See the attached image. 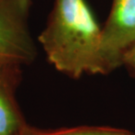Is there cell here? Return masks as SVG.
<instances>
[{"label": "cell", "mask_w": 135, "mask_h": 135, "mask_svg": "<svg viewBox=\"0 0 135 135\" xmlns=\"http://www.w3.org/2000/svg\"><path fill=\"white\" fill-rule=\"evenodd\" d=\"M38 41L48 62L68 77L103 74L101 28L86 0H54Z\"/></svg>", "instance_id": "6da1fadb"}, {"label": "cell", "mask_w": 135, "mask_h": 135, "mask_svg": "<svg viewBox=\"0 0 135 135\" xmlns=\"http://www.w3.org/2000/svg\"><path fill=\"white\" fill-rule=\"evenodd\" d=\"M32 0H0V65L31 64L37 49L29 30Z\"/></svg>", "instance_id": "7a4b0ae2"}, {"label": "cell", "mask_w": 135, "mask_h": 135, "mask_svg": "<svg viewBox=\"0 0 135 135\" xmlns=\"http://www.w3.org/2000/svg\"><path fill=\"white\" fill-rule=\"evenodd\" d=\"M21 79V67L0 65V135H23L26 124L15 92Z\"/></svg>", "instance_id": "277c9868"}, {"label": "cell", "mask_w": 135, "mask_h": 135, "mask_svg": "<svg viewBox=\"0 0 135 135\" xmlns=\"http://www.w3.org/2000/svg\"><path fill=\"white\" fill-rule=\"evenodd\" d=\"M135 44V0H113L101 28L100 58L103 74L122 65L126 52Z\"/></svg>", "instance_id": "3957f363"}, {"label": "cell", "mask_w": 135, "mask_h": 135, "mask_svg": "<svg viewBox=\"0 0 135 135\" xmlns=\"http://www.w3.org/2000/svg\"><path fill=\"white\" fill-rule=\"evenodd\" d=\"M23 135H133L132 133L121 129L110 127L96 126H80L62 129H39L27 125Z\"/></svg>", "instance_id": "5b68a950"}, {"label": "cell", "mask_w": 135, "mask_h": 135, "mask_svg": "<svg viewBox=\"0 0 135 135\" xmlns=\"http://www.w3.org/2000/svg\"><path fill=\"white\" fill-rule=\"evenodd\" d=\"M122 64H125L127 67L130 68L133 72H135V44L126 52L123 57Z\"/></svg>", "instance_id": "8992f818"}]
</instances>
